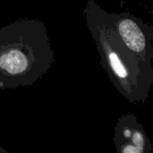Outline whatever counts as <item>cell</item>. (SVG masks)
Masks as SVG:
<instances>
[{
    "label": "cell",
    "mask_w": 153,
    "mask_h": 153,
    "mask_svg": "<svg viewBox=\"0 0 153 153\" xmlns=\"http://www.w3.org/2000/svg\"><path fill=\"white\" fill-rule=\"evenodd\" d=\"M83 14L103 69L116 89L130 103H145L153 85L152 62L143 60L126 46L112 26L108 12L94 0L87 1Z\"/></svg>",
    "instance_id": "6da1fadb"
},
{
    "label": "cell",
    "mask_w": 153,
    "mask_h": 153,
    "mask_svg": "<svg viewBox=\"0 0 153 153\" xmlns=\"http://www.w3.org/2000/svg\"><path fill=\"white\" fill-rule=\"evenodd\" d=\"M55 62L45 23L19 19L0 28V89L34 84Z\"/></svg>",
    "instance_id": "7a4b0ae2"
},
{
    "label": "cell",
    "mask_w": 153,
    "mask_h": 153,
    "mask_svg": "<svg viewBox=\"0 0 153 153\" xmlns=\"http://www.w3.org/2000/svg\"><path fill=\"white\" fill-rule=\"evenodd\" d=\"M116 32L126 46L143 60H153V29L128 12L108 13Z\"/></svg>",
    "instance_id": "3957f363"
},
{
    "label": "cell",
    "mask_w": 153,
    "mask_h": 153,
    "mask_svg": "<svg viewBox=\"0 0 153 153\" xmlns=\"http://www.w3.org/2000/svg\"><path fill=\"white\" fill-rule=\"evenodd\" d=\"M5 152L4 150H3L2 148H0V152Z\"/></svg>",
    "instance_id": "5b68a950"
},
{
    "label": "cell",
    "mask_w": 153,
    "mask_h": 153,
    "mask_svg": "<svg viewBox=\"0 0 153 153\" xmlns=\"http://www.w3.org/2000/svg\"><path fill=\"white\" fill-rule=\"evenodd\" d=\"M114 142L121 153H152L153 151L151 141L133 114L119 118L115 128Z\"/></svg>",
    "instance_id": "277c9868"
}]
</instances>
